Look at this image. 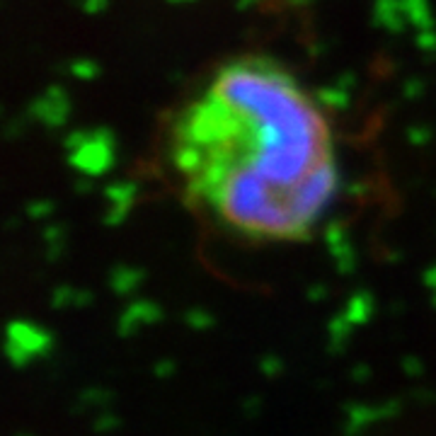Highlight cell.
Here are the masks:
<instances>
[{
    "label": "cell",
    "instance_id": "obj_1",
    "mask_svg": "<svg viewBox=\"0 0 436 436\" xmlns=\"http://www.w3.org/2000/svg\"><path fill=\"white\" fill-rule=\"evenodd\" d=\"M162 153L187 204L257 243L311 238L339 187L328 112L267 56L218 66L175 109Z\"/></svg>",
    "mask_w": 436,
    "mask_h": 436
}]
</instances>
